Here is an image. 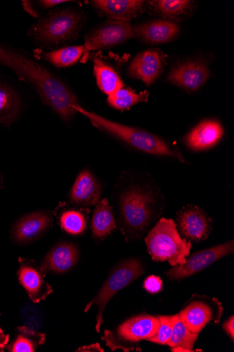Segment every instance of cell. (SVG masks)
Here are the masks:
<instances>
[{"instance_id": "6da1fadb", "label": "cell", "mask_w": 234, "mask_h": 352, "mask_svg": "<svg viewBox=\"0 0 234 352\" xmlns=\"http://www.w3.org/2000/svg\"><path fill=\"white\" fill-rule=\"evenodd\" d=\"M0 63L10 68L31 84L62 120L71 121L76 115L75 106H80L76 96L61 80L34 60L0 45Z\"/></svg>"}, {"instance_id": "7a4b0ae2", "label": "cell", "mask_w": 234, "mask_h": 352, "mask_svg": "<svg viewBox=\"0 0 234 352\" xmlns=\"http://www.w3.org/2000/svg\"><path fill=\"white\" fill-rule=\"evenodd\" d=\"M74 109L77 113L87 118L99 129L106 131L135 148L152 155L176 157L180 162H185L180 152L151 133L113 122L87 111L80 106H75Z\"/></svg>"}, {"instance_id": "3957f363", "label": "cell", "mask_w": 234, "mask_h": 352, "mask_svg": "<svg viewBox=\"0 0 234 352\" xmlns=\"http://www.w3.org/2000/svg\"><path fill=\"white\" fill-rule=\"evenodd\" d=\"M148 251L155 262H169L173 266L186 263L191 242L183 239L172 219L161 218L146 236Z\"/></svg>"}, {"instance_id": "277c9868", "label": "cell", "mask_w": 234, "mask_h": 352, "mask_svg": "<svg viewBox=\"0 0 234 352\" xmlns=\"http://www.w3.org/2000/svg\"><path fill=\"white\" fill-rule=\"evenodd\" d=\"M82 21L79 12L71 9L59 10L33 25L28 34L42 43L59 45L78 35Z\"/></svg>"}, {"instance_id": "5b68a950", "label": "cell", "mask_w": 234, "mask_h": 352, "mask_svg": "<svg viewBox=\"0 0 234 352\" xmlns=\"http://www.w3.org/2000/svg\"><path fill=\"white\" fill-rule=\"evenodd\" d=\"M155 199L151 191L138 186L127 189L120 198L124 227L139 236L148 229L155 212Z\"/></svg>"}, {"instance_id": "8992f818", "label": "cell", "mask_w": 234, "mask_h": 352, "mask_svg": "<svg viewBox=\"0 0 234 352\" xmlns=\"http://www.w3.org/2000/svg\"><path fill=\"white\" fill-rule=\"evenodd\" d=\"M159 326L158 317L148 314L139 315L126 320L113 331L106 330L102 339L112 351H141V341L152 337Z\"/></svg>"}, {"instance_id": "52a82bcc", "label": "cell", "mask_w": 234, "mask_h": 352, "mask_svg": "<svg viewBox=\"0 0 234 352\" xmlns=\"http://www.w3.org/2000/svg\"><path fill=\"white\" fill-rule=\"evenodd\" d=\"M145 270L141 262L137 259L122 261L113 268L102 289L84 309V312H87L93 304L97 307L95 324L97 333L103 325L104 312L110 300L119 292L143 274Z\"/></svg>"}, {"instance_id": "ba28073f", "label": "cell", "mask_w": 234, "mask_h": 352, "mask_svg": "<svg viewBox=\"0 0 234 352\" xmlns=\"http://www.w3.org/2000/svg\"><path fill=\"white\" fill-rule=\"evenodd\" d=\"M223 310L218 299L194 295L178 315L188 330L199 333L209 323L218 324Z\"/></svg>"}, {"instance_id": "9c48e42d", "label": "cell", "mask_w": 234, "mask_h": 352, "mask_svg": "<svg viewBox=\"0 0 234 352\" xmlns=\"http://www.w3.org/2000/svg\"><path fill=\"white\" fill-rule=\"evenodd\" d=\"M233 250V240H231L221 245L196 252L188 256L185 264L174 267L166 272L165 275L172 280L188 278L232 254Z\"/></svg>"}, {"instance_id": "30bf717a", "label": "cell", "mask_w": 234, "mask_h": 352, "mask_svg": "<svg viewBox=\"0 0 234 352\" xmlns=\"http://www.w3.org/2000/svg\"><path fill=\"white\" fill-rule=\"evenodd\" d=\"M134 36V26L129 22L110 21L86 37L84 48L86 52L109 48Z\"/></svg>"}, {"instance_id": "8fae6325", "label": "cell", "mask_w": 234, "mask_h": 352, "mask_svg": "<svg viewBox=\"0 0 234 352\" xmlns=\"http://www.w3.org/2000/svg\"><path fill=\"white\" fill-rule=\"evenodd\" d=\"M176 226L185 239L199 242L209 237L212 231L213 221L203 210L188 206L178 213Z\"/></svg>"}, {"instance_id": "7c38bea8", "label": "cell", "mask_w": 234, "mask_h": 352, "mask_svg": "<svg viewBox=\"0 0 234 352\" xmlns=\"http://www.w3.org/2000/svg\"><path fill=\"white\" fill-rule=\"evenodd\" d=\"M19 263L17 275L30 299L34 303L45 300L54 290L46 280L45 273L33 262L19 258Z\"/></svg>"}, {"instance_id": "4fadbf2b", "label": "cell", "mask_w": 234, "mask_h": 352, "mask_svg": "<svg viewBox=\"0 0 234 352\" xmlns=\"http://www.w3.org/2000/svg\"><path fill=\"white\" fill-rule=\"evenodd\" d=\"M209 75L207 63L200 60H188L174 67L167 80L187 91H194L206 83Z\"/></svg>"}, {"instance_id": "5bb4252c", "label": "cell", "mask_w": 234, "mask_h": 352, "mask_svg": "<svg viewBox=\"0 0 234 352\" xmlns=\"http://www.w3.org/2000/svg\"><path fill=\"white\" fill-rule=\"evenodd\" d=\"M52 217L45 212H36L21 218L14 226L12 236L20 244H27L40 239L51 226Z\"/></svg>"}, {"instance_id": "9a60e30c", "label": "cell", "mask_w": 234, "mask_h": 352, "mask_svg": "<svg viewBox=\"0 0 234 352\" xmlns=\"http://www.w3.org/2000/svg\"><path fill=\"white\" fill-rule=\"evenodd\" d=\"M164 60L163 54L158 50L144 51L130 63L128 75L150 86L163 72Z\"/></svg>"}, {"instance_id": "2e32d148", "label": "cell", "mask_w": 234, "mask_h": 352, "mask_svg": "<svg viewBox=\"0 0 234 352\" xmlns=\"http://www.w3.org/2000/svg\"><path fill=\"white\" fill-rule=\"evenodd\" d=\"M79 256V250L75 244L62 242L49 252L40 269L45 274H65L75 266Z\"/></svg>"}, {"instance_id": "e0dca14e", "label": "cell", "mask_w": 234, "mask_h": 352, "mask_svg": "<svg viewBox=\"0 0 234 352\" xmlns=\"http://www.w3.org/2000/svg\"><path fill=\"white\" fill-rule=\"evenodd\" d=\"M135 36L150 44H162L176 39L179 25L172 21L155 20L134 26Z\"/></svg>"}, {"instance_id": "ac0fdd59", "label": "cell", "mask_w": 234, "mask_h": 352, "mask_svg": "<svg viewBox=\"0 0 234 352\" xmlns=\"http://www.w3.org/2000/svg\"><path fill=\"white\" fill-rule=\"evenodd\" d=\"M224 135L222 124L214 120H207L199 123L186 136V145L194 151H204L215 146Z\"/></svg>"}, {"instance_id": "d6986e66", "label": "cell", "mask_w": 234, "mask_h": 352, "mask_svg": "<svg viewBox=\"0 0 234 352\" xmlns=\"http://www.w3.org/2000/svg\"><path fill=\"white\" fill-rule=\"evenodd\" d=\"M145 1L141 0H94L91 5L110 19L126 21L141 14Z\"/></svg>"}, {"instance_id": "ffe728a7", "label": "cell", "mask_w": 234, "mask_h": 352, "mask_svg": "<svg viewBox=\"0 0 234 352\" xmlns=\"http://www.w3.org/2000/svg\"><path fill=\"white\" fill-rule=\"evenodd\" d=\"M102 197V187L88 170H83L78 175L71 191L70 201L78 206H95Z\"/></svg>"}, {"instance_id": "44dd1931", "label": "cell", "mask_w": 234, "mask_h": 352, "mask_svg": "<svg viewBox=\"0 0 234 352\" xmlns=\"http://www.w3.org/2000/svg\"><path fill=\"white\" fill-rule=\"evenodd\" d=\"M117 228L112 207L107 199L100 201L93 212L91 230L93 236L103 239Z\"/></svg>"}, {"instance_id": "7402d4cb", "label": "cell", "mask_w": 234, "mask_h": 352, "mask_svg": "<svg viewBox=\"0 0 234 352\" xmlns=\"http://www.w3.org/2000/svg\"><path fill=\"white\" fill-rule=\"evenodd\" d=\"M93 71L100 90L108 96L124 87V83L117 72L106 61L95 57Z\"/></svg>"}, {"instance_id": "603a6c76", "label": "cell", "mask_w": 234, "mask_h": 352, "mask_svg": "<svg viewBox=\"0 0 234 352\" xmlns=\"http://www.w3.org/2000/svg\"><path fill=\"white\" fill-rule=\"evenodd\" d=\"M21 111L18 94L10 86L0 82V124L10 126Z\"/></svg>"}, {"instance_id": "cb8c5ba5", "label": "cell", "mask_w": 234, "mask_h": 352, "mask_svg": "<svg viewBox=\"0 0 234 352\" xmlns=\"http://www.w3.org/2000/svg\"><path fill=\"white\" fill-rule=\"evenodd\" d=\"M19 334L14 340L7 345L12 352H33L43 345L46 341V334L22 327L18 328Z\"/></svg>"}, {"instance_id": "d4e9b609", "label": "cell", "mask_w": 234, "mask_h": 352, "mask_svg": "<svg viewBox=\"0 0 234 352\" xmlns=\"http://www.w3.org/2000/svg\"><path fill=\"white\" fill-rule=\"evenodd\" d=\"M198 333L191 332L181 322L178 315L174 316V327L171 339L166 345L173 351H194L193 347Z\"/></svg>"}, {"instance_id": "484cf974", "label": "cell", "mask_w": 234, "mask_h": 352, "mask_svg": "<svg viewBox=\"0 0 234 352\" xmlns=\"http://www.w3.org/2000/svg\"><path fill=\"white\" fill-rule=\"evenodd\" d=\"M85 52L84 46H71L44 52L42 57L57 68H65L75 65Z\"/></svg>"}, {"instance_id": "4316f807", "label": "cell", "mask_w": 234, "mask_h": 352, "mask_svg": "<svg viewBox=\"0 0 234 352\" xmlns=\"http://www.w3.org/2000/svg\"><path fill=\"white\" fill-rule=\"evenodd\" d=\"M148 3L159 15L169 19H178L185 16L193 4L188 0H153Z\"/></svg>"}, {"instance_id": "83f0119b", "label": "cell", "mask_w": 234, "mask_h": 352, "mask_svg": "<svg viewBox=\"0 0 234 352\" xmlns=\"http://www.w3.org/2000/svg\"><path fill=\"white\" fill-rule=\"evenodd\" d=\"M147 91L137 94L130 89L121 88L112 95L108 96V104L117 110H126L140 102L148 100Z\"/></svg>"}, {"instance_id": "f1b7e54d", "label": "cell", "mask_w": 234, "mask_h": 352, "mask_svg": "<svg viewBox=\"0 0 234 352\" xmlns=\"http://www.w3.org/2000/svg\"><path fill=\"white\" fill-rule=\"evenodd\" d=\"M62 229L71 235L82 234L86 228L84 215L77 210L65 212L60 217Z\"/></svg>"}, {"instance_id": "f546056e", "label": "cell", "mask_w": 234, "mask_h": 352, "mask_svg": "<svg viewBox=\"0 0 234 352\" xmlns=\"http://www.w3.org/2000/svg\"><path fill=\"white\" fill-rule=\"evenodd\" d=\"M160 326L156 333L148 341L166 345L172 338L174 327V316H159Z\"/></svg>"}, {"instance_id": "4dcf8cb0", "label": "cell", "mask_w": 234, "mask_h": 352, "mask_svg": "<svg viewBox=\"0 0 234 352\" xmlns=\"http://www.w3.org/2000/svg\"><path fill=\"white\" fill-rule=\"evenodd\" d=\"M144 287L147 292L154 294L162 290L163 283L159 277L150 276L145 279Z\"/></svg>"}, {"instance_id": "1f68e13d", "label": "cell", "mask_w": 234, "mask_h": 352, "mask_svg": "<svg viewBox=\"0 0 234 352\" xmlns=\"http://www.w3.org/2000/svg\"><path fill=\"white\" fill-rule=\"evenodd\" d=\"M225 333L229 336L231 340L233 342L234 340V317L231 316L226 320L222 326Z\"/></svg>"}, {"instance_id": "d6a6232c", "label": "cell", "mask_w": 234, "mask_h": 352, "mask_svg": "<svg viewBox=\"0 0 234 352\" xmlns=\"http://www.w3.org/2000/svg\"><path fill=\"white\" fill-rule=\"evenodd\" d=\"M69 2L67 0H42L39 3L44 9H49Z\"/></svg>"}, {"instance_id": "836d02e7", "label": "cell", "mask_w": 234, "mask_h": 352, "mask_svg": "<svg viewBox=\"0 0 234 352\" xmlns=\"http://www.w3.org/2000/svg\"><path fill=\"white\" fill-rule=\"evenodd\" d=\"M10 342V336L6 335L4 331L0 328V352L5 351L7 345Z\"/></svg>"}, {"instance_id": "e575fe53", "label": "cell", "mask_w": 234, "mask_h": 352, "mask_svg": "<svg viewBox=\"0 0 234 352\" xmlns=\"http://www.w3.org/2000/svg\"><path fill=\"white\" fill-rule=\"evenodd\" d=\"M76 351H102L104 352V349L100 346L98 343L93 344L89 346H84L79 348Z\"/></svg>"}, {"instance_id": "d590c367", "label": "cell", "mask_w": 234, "mask_h": 352, "mask_svg": "<svg viewBox=\"0 0 234 352\" xmlns=\"http://www.w3.org/2000/svg\"><path fill=\"white\" fill-rule=\"evenodd\" d=\"M23 6L25 9V10L28 13L30 14V15H32V16H34L36 18H38V12L34 10V8H33L32 7V5L31 3V2L30 1H23Z\"/></svg>"}]
</instances>
